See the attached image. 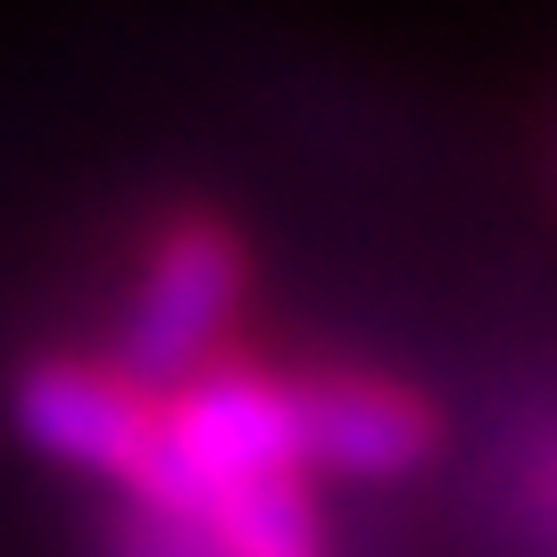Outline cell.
<instances>
[{"label": "cell", "instance_id": "6da1fadb", "mask_svg": "<svg viewBox=\"0 0 557 557\" xmlns=\"http://www.w3.org/2000/svg\"><path fill=\"white\" fill-rule=\"evenodd\" d=\"M9 408H17L25 449H42V458L67 466V474L109 483L116 508L191 516L175 449H166V424H159V392L125 383L109 358H34V367L17 374Z\"/></svg>", "mask_w": 557, "mask_h": 557}, {"label": "cell", "instance_id": "7a4b0ae2", "mask_svg": "<svg viewBox=\"0 0 557 557\" xmlns=\"http://www.w3.org/2000/svg\"><path fill=\"white\" fill-rule=\"evenodd\" d=\"M242 292H250V250L242 233L216 209H175L159 216L150 250H141L134 300H125V325H116V358L109 367L141 392H175L200 367L225 358V333L242 317Z\"/></svg>", "mask_w": 557, "mask_h": 557}, {"label": "cell", "instance_id": "3957f363", "mask_svg": "<svg viewBox=\"0 0 557 557\" xmlns=\"http://www.w3.org/2000/svg\"><path fill=\"white\" fill-rule=\"evenodd\" d=\"M159 424H166V449H175L191 516L209 508V499H225V491L308 474V458H300V374L258 367V358H216L191 383L159 392Z\"/></svg>", "mask_w": 557, "mask_h": 557}, {"label": "cell", "instance_id": "277c9868", "mask_svg": "<svg viewBox=\"0 0 557 557\" xmlns=\"http://www.w3.org/2000/svg\"><path fill=\"white\" fill-rule=\"evenodd\" d=\"M442 449V417L408 383L367 367L300 374V458L308 474H349V483H399Z\"/></svg>", "mask_w": 557, "mask_h": 557}, {"label": "cell", "instance_id": "5b68a950", "mask_svg": "<svg viewBox=\"0 0 557 557\" xmlns=\"http://www.w3.org/2000/svg\"><path fill=\"white\" fill-rule=\"evenodd\" d=\"M100 557H233L209 524H184V516H134V508H109L100 524Z\"/></svg>", "mask_w": 557, "mask_h": 557}, {"label": "cell", "instance_id": "8992f818", "mask_svg": "<svg viewBox=\"0 0 557 557\" xmlns=\"http://www.w3.org/2000/svg\"><path fill=\"white\" fill-rule=\"evenodd\" d=\"M549 191H557V175H549Z\"/></svg>", "mask_w": 557, "mask_h": 557}]
</instances>
